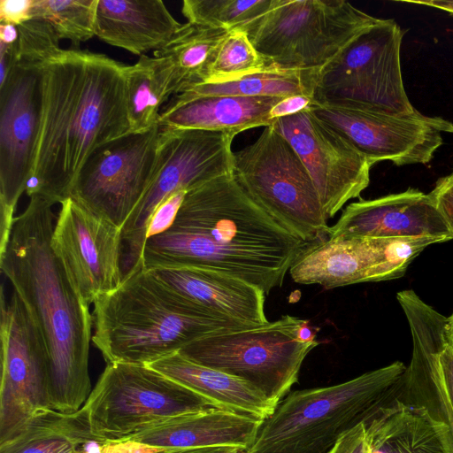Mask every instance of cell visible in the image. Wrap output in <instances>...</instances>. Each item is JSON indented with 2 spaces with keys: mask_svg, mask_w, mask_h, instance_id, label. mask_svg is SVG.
<instances>
[{
  "mask_svg": "<svg viewBox=\"0 0 453 453\" xmlns=\"http://www.w3.org/2000/svg\"><path fill=\"white\" fill-rule=\"evenodd\" d=\"M308 244L258 206L232 173L187 191L172 226L146 241L142 268L207 267L268 295Z\"/></svg>",
  "mask_w": 453,
  "mask_h": 453,
  "instance_id": "obj_1",
  "label": "cell"
},
{
  "mask_svg": "<svg viewBox=\"0 0 453 453\" xmlns=\"http://www.w3.org/2000/svg\"><path fill=\"white\" fill-rule=\"evenodd\" d=\"M126 67L106 55L78 49L59 48L44 59L29 197L61 204L91 152L129 132Z\"/></svg>",
  "mask_w": 453,
  "mask_h": 453,
  "instance_id": "obj_2",
  "label": "cell"
},
{
  "mask_svg": "<svg viewBox=\"0 0 453 453\" xmlns=\"http://www.w3.org/2000/svg\"><path fill=\"white\" fill-rule=\"evenodd\" d=\"M40 196L17 216L0 268L30 312L45 344L51 409L73 413L92 389L88 373L93 315L51 248L55 215Z\"/></svg>",
  "mask_w": 453,
  "mask_h": 453,
  "instance_id": "obj_3",
  "label": "cell"
},
{
  "mask_svg": "<svg viewBox=\"0 0 453 453\" xmlns=\"http://www.w3.org/2000/svg\"><path fill=\"white\" fill-rule=\"evenodd\" d=\"M93 304L92 342L107 363L150 365L206 335L255 326L184 298L143 268Z\"/></svg>",
  "mask_w": 453,
  "mask_h": 453,
  "instance_id": "obj_4",
  "label": "cell"
},
{
  "mask_svg": "<svg viewBox=\"0 0 453 453\" xmlns=\"http://www.w3.org/2000/svg\"><path fill=\"white\" fill-rule=\"evenodd\" d=\"M405 371L395 361L344 382L288 394L263 421L250 453H326L342 434L395 399Z\"/></svg>",
  "mask_w": 453,
  "mask_h": 453,
  "instance_id": "obj_5",
  "label": "cell"
},
{
  "mask_svg": "<svg viewBox=\"0 0 453 453\" xmlns=\"http://www.w3.org/2000/svg\"><path fill=\"white\" fill-rule=\"evenodd\" d=\"M18 59L0 85V251L11 235L15 211L32 174L42 108V63L60 48L43 19L18 27Z\"/></svg>",
  "mask_w": 453,
  "mask_h": 453,
  "instance_id": "obj_6",
  "label": "cell"
},
{
  "mask_svg": "<svg viewBox=\"0 0 453 453\" xmlns=\"http://www.w3.org/2000/svg\"><path fill=\"white\" fill-rule=\"evenodd\" d=\"M374 18L344 0H273L244 31L265 61V69H320Z\"/></svg>",
  "mask_w": 453,
  "mask_h": 453,
  "instance_id": "obj_7",
  "label": "cell"
},
{
  "mask_svg": "<svg viewBox=\"0 0 453 453\" xmlns=\"http://www.w3.org/2000/svg\"><path fill=\"white\" fill-rule=\"evenodd\" d=\"M308 326L307 319L284 315L263 326L206 335L179 352L250 382L278 405L298 381L305 357L319 344Z\"/></svg>",
  "mask_w": 453,
  "mask_h": 453,
  "instance_id": "obj_8",
  "label": "cell"
},
{
  "mask_svg": "<svg viewBox=\"0 0 453 453\" xmlns=\"http://www.w3.org/2000/svg\"><path fill=\"white\" fill-rule=\"evenodd\" d=\"M403 33L394 19L369 27L319 70L313 104L404 116L416 109L404 88Z\"/></svg>",
  "mask_w": 453,
  "mask_h": 453,
  "instance_id": "obj_9",
  "label": "cell"
},
{
  "mask_svg": "<svg viewBox=\"0 0 453 453\" xmlns=\"http://www.w3.org/2000/svg\"><path fill=\"white\" fill-rule=\"evenodd\" d=\"M240 186L280 226L313 243L328 237L329 226L303 161L272 126L250 145L233 152Z\"/></svg>",
  "mask_w": 453,
  "mask_h": 453,
  "instance_id": "obj_10",
  "label": "cell"
},
{
  "mask_svg": "<svg viewBox=\"0 0 453 453\" xmlns=\"http://www.w3.org/2000/svg\"><path fill=\"white\" fill-rule=\"evenodd\" d=\"M97 442L119 443L163 419L216 408L147 365L107 363L82 406Z\"/></svg>",
  "mask_w": 453,
  "mask_h": 453,
  "instance_id": "obj_11",
  "label": "cell"
},
{
  "mask_svg": "<svg viewBox=\"0 0 453 453\" xmlns=\"http://www.w3.org/2000/svg\"><path fill=\"white\" fill-rule=\"evenodd\" d=\"M234 137L222 131L160 128L156 177L121 228L124 277L142 268L149 223L166 198L233 173Z\"/></svg>",
  "mask_w": 453,
  "mask_h": 453,
  "instance_id": "obj_12",
  "label": "cell"
},
{
  "mask_svg": "<svg viewBox=\"0 0 453 453\" xmlns=\"http://www.w3.org/2000/svg\"><path fill=\"white\" fill-rule=\"evenodd\" d=\"M159 134L157 126L96 147L81 166L70 197L122 228L156 177Z\"/></svg>",
  "mask_w": 453,
  "mask_h": 453,
  "instance_id": "obj_13",
  "label": "cell"
},
{
  "mask_svg": "<svg viewBox=\"0 0 453 453\" xmlns=\"http://www.w3.org/2000/svg\"><path fill=\"white\" fill-rule=\"evenodd\" d=\"M0 443L35 417L51 409L49 361L44 342L26 305L13 291H0Z\"/></svg>",
  "mask_w": 453,
  "mask_h": 453,
  "instance_id": "obj_14",
  "label": "cell"
},
{
  "mask_svg": "<svg viewBox=\"0 0 453 453\" xmlns=\"http://www.w3.org/2000/svg\"><path fill=\"white\" fill-rule=\"evenodd\" d=\"M51 248L81 300L88 306L121 284V228L73 198L60 204Z\"/></svg>",
  "mask_w": 453,
  "mask_h": 453,
  "instance_id": "obj_15",
  "label": "cell"
},
{
  "mask_svg": "<svg viewBox=\"0 0 453 453\" xmlns=\"http://www.w3.org/2000/svg\"><path fill=\"white\" fill-rule=\"evenodd\" d=\"M310 111L346 139L371 165L389 160L396 165L427 164L441 146V133L453 123L415 110L392 116L312 104Z\"/></svg>",
  "mask_w": 453,
  "mask_h": 453,
  "instance_id": "obj_16",
  "label": "cell"
},
{
  "mask_svg": "<svg viewBox=\"0 0 453 453\" xmlns=\"http://www.w3.org/2000/svg\"><path fill=\"white\" fill-rule=\"evenodd\" d=\"M271 126L303 161L327 219L368 187V160L310 110L278 119Z\"/></svg>",
  "mask_w": 453,
  "mask_h": 453,
  "instance_id": "obj_17",
  "label": "cell"
},
{
  "mask_svg": "<svg viewBox=\"0 0 453 453\" xmlns=\"http://www.w3.org/2000/svg\"><path fill=\"white\" fill-rule=\"evenodd\" d=\"M288 272L296 283L325 288L398 279L390 237H328L310 243Z\"/></svg>",
  "mask_w": 453,
  "mask_h": 453,
  "instance_id": "obj_18",
  "label": "cell"
},
{
  "mask_svg": "<svg viewBox=\"0 0 453 453\" xmlns=\"http://www.w3.org/2000/svg\"><path fill=\"white\" fill-rule=\"evenodd\" d=\"M414 236L453 239L431 196L415 188L351 203L328 230V237Z\"/></svg>",
  "mask_w": 453,
  "mask_h": 453,
  "instance_id": "obj_19",
  "label": "cell"
},
{
  "mask_svg": "<svg viewBox=\"0 0 453 453\" xmlns=\"http://www.w3.org/2000/svg\"><path fill=\"white\" fill-rule=\"evenodd\" d=\"M263 421L212 409L160 420L119 443L127 442L154 450L201 447L250 449Z\"/></svg>",
  "mask_w": 453,
  "mask_h": 453,
  "instance_id": "obj_20",
  "label": "cell"
},
{
  "mask_svg": "<svg viewBox=\"0 0 453 453\" xmlns=\"http://www.w3.org/2000/svg\"><path fill=\"white\" fill-rule=\"evenodd\" d=\"M148 271L180 296L218 314L255 326L269 322L265 293L233 275L199 266Z\"/></svg>",
  "mask_w": 453,
  "mask_h": 453,
  "instance_id": "obj_21",
  "label": "cell"
},
{
  "mask_svg": "<svg viewBox=\"0 0 453 453\" xmlns=\"http://www.w3.org/2000/svg\"><path fill=\"white\" fill-rule=\"evenodd\" d=\"M182 26L161 0H98L97 3L96 36L140 57L165 48Z\"/></svg>",
  "mask_w": 453,
  "mask_h": 453,
  "instance_id": "obj_22",
  "label": "cell"
},
{
  "mask_svg": "<svg viewBox=\"0 0 453 453\" xmlns=\"http://www.w3.org/2000/svg\"><path fill=\"white\" fill-rule=\"evenodd\" d=\"M283 97L208 96L181 99L173 96L160 111L162 129H201L239 133L269 127L271 109Z\"/></svg>",
  "mask_w": 453,
  "mask_h": 453,
  "instance_id": "obj_23",
  "label": "cell"
},
{
  "mask_svg": "<svg viewBox=\"0 0 453 453\" xmlns=\"http://www.w3.org/2000/svg\"><path fill=\"white\" fill-rule=\"evenodd\" d=\"M365 453H449L443 421L425 404L395 398L365 421Z\"/></svg>",
  "mask_w": 453,
  "mask_h": 453,
  "instance_id": "obj_24",
  "label": "cell"
},
{
  "mask_svg": "<svg viewBox=\"0 0 453 453\" xmlns=\"http://www.w3.org/2000/svg\"><path fill=\"white\" fill-rule=\"evenodd\" d=\"M147 365L200 395L222 411L265 420L277 407L250 382L193 362L179 351Z\"/></svg>",
  "mask_w": 453,
  "mask_h": 453,
  "instance_id": "obj_25",
  "label": "cell"
},
{
  "mask_svg": "<svg viewBox=\"0 0 453 453\" xmlns=\"http://www.w3.org/2000/svg\"><path fill=\"white\" fill-rule=\"evenodd\" d=\"M230 31L187 22L165 48L153 52L156 71L168 98L208 81L220 45Z\"/></svg>",
  "mask_w": 453,
  "mask_h": 453,
  "instance_id": "obj_26",
  "label": "cell"
},
{
  "mask_svg": "<svg viewBox=\"0 0 453 453\" xmlns=\"http://www.w3.org/2000/svg\"><path fill=\"white\" fill-rule=\"evenodd\" d=\"M97 442L81 408L73 413L45 411L27 423L10 440L0 443V453H55L71 445Z\"/></svg>",
  "mask_w": 453,
  "mask_h": 453,
  "instance_id": "obj_27",
  "label": "cell"
},
{
  "mask_svg": "<svg viewBox=\"0 0 453 453\" xmlns=\"http://www.w3.org/2000/svg\"><path fill=\"white\" fill-rule=\"evenodd\" d=\"M319 70L263 69L238 80L200 84L175 96L181 99L208 96L286 97L305 95L312 97Z\"/></svg>",
  "mask_w": 453,
  "mask_h": 453,
  "instance_id": "obj_28",
  "label": "cell"
},
{
  "mask_svg": "<svg viewBox=\"0 0 453 453\" xmlns=\"http://www.w3.org/2000/svg\"><path fill=\"white\" fill-rule=\"evenodd\" d=\"M125 75L129 132L149 131L158 126L160 108L169 101L153 57L141 56L134 65H127Z\"/></svg>",
  "mask_w": 453,
  "mask_h": 453,
  "instance_id": "obj_29",
  "label": "cell"
},
{
  "mask_svg": "<svg viewBox=\"0 0 453 453\" xmlns=\"http://www.w3.org/2000/svg\"><path fill=\"white\" fill-rule=\"evenodd\" d=\"M98 0H34L32 18L47 21L74 47L96 36Z\"/></svg>",
  "mask_w": 453,
  "mask_h": 453,
  "instance_id": "obj_30",
  "label": "cell"
},
{
  "mask_svg": "<svg viewBox=\"0 0 453 453\" xmlns=\"http://www.w3.org/2000/svg\"><path fill=\"white\" fill-rule=\"evenodd\" d=\"M273 0H184L181 12L188 23L236 29L265 13Z\"/></svg>",
  "mask_w": 453,
  "mask_h": 453,
  "instance_id": "obj_31",
  "label": "cell"
},
{
  "mask_svg": "<svg viewBox=\"0 0 453 453\" xmlns=\"http://www.w3.org/2000/svg\"><path fill=\"white\" fill-rule=\"evenodd\" d=\"M263 69L265 61L247 34L233 29L220 45L206 83L238 80Z\"/></svg>",
  "mask_w": 453,
  "mask_h": 453,
  "instance_id": "obj_32",
  "label": "cell"
},
{
  "mask_svg": "<svg viewBox=\"0 0 453 453\" xmlns=\"http://www.w3.org/2000/svg\"><path fill=\"white\" fill-rule=\"evenodd\" d=\"M441 351H434L428 356L416 388L433 394L436 411H431L443 421L445 442L449 452L453 453V403L440 364Z\"/></svg>",
  "mask_w": 453,
  "mask_h": 453,
  "instance_id": "obj_33",
  "label": "cell"
},
{
  "mask_svg": "<svg viewBox=\"0 0 453 453\" xmlns=\"http://www.w3.org/2000/svg\"><path fill=\"white\" fill-rule=\"evenodd\" d=\"M187 191H179L166 198L155 211L147 228V240L166 231L173 223Z\"/></svg>",
  "mask_w": 453,
  "mask_h": 453,
  "instance_id": "obj_34",
  "label": "cell"
},
{
  "mask_svg": "<svg viewBox=\"0 0 453 453\" xmlns=\"http://www.w3.org/2000/svg\"><path fill=\"white\" fill-rule=\"evenodd\" d=\"M429 195L453 236V180L448 176L439 179Z\"/></svg>",
  "mask_w": 453,
  "mask_h": 453,
  "instance_id": "obj_35",
  "label": "cell"
},
{
  "mask_svg": "<svg viewBox=\"0 0 453 453\" xmlns=\"http://www.w3.org/2000/svg\"><path fill=\"white\" fill-rule=\"evenodd\" d=\"M34 0H0V22L20 26L32 19Z\"/></svg>",
  "mask_w": 453,
  "mask_h": 453,
  "instance_id": "obj_36",
  "label": "cell"
},
{
  "mask_svg": "<svg viewBox=\"0 0 453 453\" xmlns=\"http://www.w3.org/2000/svg\"><path fill=\"white\" fill-rule=\"evenodd\" d=\"M313 104L311 96L305 95H293L283 97L270 111L269 118L273 123L280 118L289 117L310 110Z\"/></svg>",
  "mask_w": 453,
  "mask_h": 453,
  "instance_id": "obj_37",
  "label": "cell"
},
{
  "mask_svg": "<svg viewBox=\"0 0 453 453\" xmlns=\"http://www.w3.org/2000/svg\"><path fill=\"white\" fill-rule=\"evenodd\" d=\"M326 453H365V421L342 434Z\"/></svg>",
  "mask_w": 453,
  "mask_h": 453,
  "instance_id": "obj_38",
  "label": "cell"
},
{
  "mask_svg": "<svg viewBox=\"0 0 453 453\" xmlns=\"http://www.w3.org/2000/svg\"><path fill=\"white\" fill-rule=\"evenodd\" d=\"M439 359L447 388L453 403V345L450 342L441 351Z\"/></svg>",
  "mask_w": 453,
  "mask_h": 453,
  "instance_id": "obj_39",
  "label": "cell"
},
{
  "mask_svg": "<svg viewBox=\"0 0 453 453\" xmlns=\"http://www.w3.org/2000/svg\"><path fill=\"white\" fill-rule=\"evenodd\" d=\"M234 447H201L191 449H162L151 453H233Z\"/></svg>",
  "mask_w": 453,
  "mask_h": 453,
  "instance_id": "obj_40",
  "label": "cell"
},
{
  "mask_svg": "<svg viewBox=\"0 0 453 453\" xmlns=\"http://www.w3.org/2000/svg\"><path fill=\"white\" fill-rule=\"evenodd\" d=\"M18 41V27L12 24L0 23V42L7 45H12Z\"/></svg>",
  "mask_w": 453,
  "mask_h": 453,
  "instance_id": "obj_41",
  "label": "cell"
},
{
  "mask_svg": "<svg viewBox=\"0 0 453 453\" xmlns=\"http://www.w3.org/2000/svg\"><path fill=\"white\" fill-rule=\"evenodd\" d=\"M408 3L441 9L453 14V0L408 1Z\"/></svg>",
  "mask_w": 453,
  "mask_h": 453,
  "instance_id": "obj_42",
  "label": "cell"
},
{
  "mask_svg": "<svg viewBox=\"0 0 453 453\" xmlns=\"http://www.w3.org/2000/svg\"><path fill=\"white\" fill-rule=\"evenodd\" d=\"M448 338L453 345V313L449 317L448 321Z\"/></svg>",
  "mask_w": 453,
  "mask_h": 453,
  "instance_id": "obj_43",
  "label": "cell"
},
{
  "mask_svg": "<svg viewBox=\"0 0 453 453\" xmlns=\"http://www.w3.org/2000/svg\"><path fill=\"white\" fill-rule=\"evenodd\" d=\"M88 445V444H87ZM103 446V445H102ZM77 453H91V451L85 446L80 448ZM98 453H103L102 449Z\"/></svg>",
  "mask_w": 453,
  "mask_h": 453,
  "instance_id": "obj_44",
  "label": "cell"
},
{
  "mask_svg": "<svg viewBox=\"0 0 453 453\" xmlns=\"http://www.w3.org/2000/svg\"><path fill=\"white\" fill-rule=\"evenodd\" d=\"M233 453H250V449L245 448H238Z\"/></svg>",
  "mask_w": 453,
  "mask_h": 453,
  "instance_id": "obj_45",
  "label": "cell"
},
{
  "mask_svg": "<svg viewBox=\"0 0 453 453\" xmlns=\"http://www.w3.org/2000/svg\"><path fill=\"white\" fill-rule=\"evenodd\" d=\"M448 177H449L450 180H453V173H452L451 174L448 175Z\"/></svg>",
  "mask_w": 453,
  "mask_h": 453,
  "instance_id": "obj_46",
  "label": "cell"
}]
</instances>
